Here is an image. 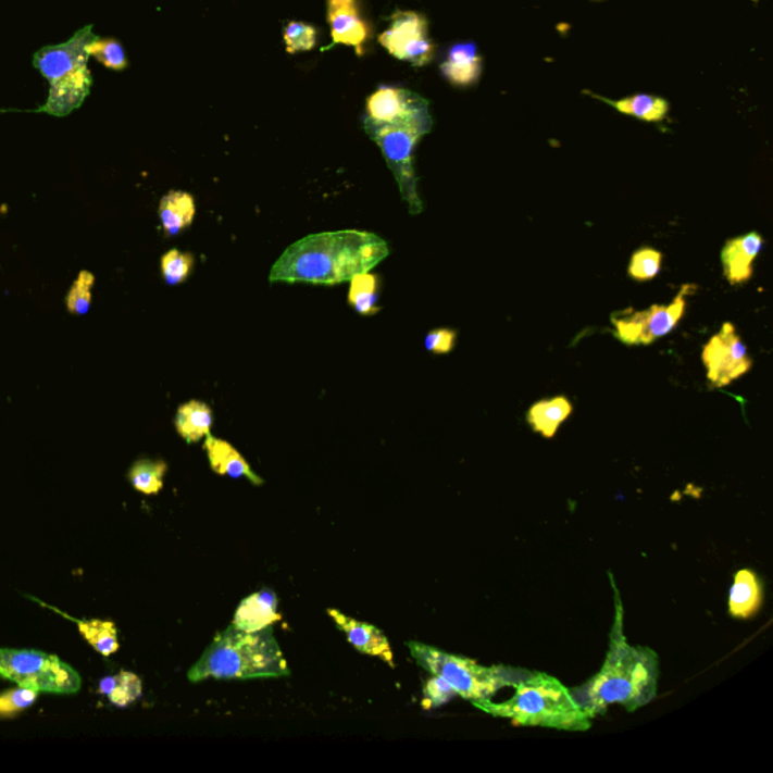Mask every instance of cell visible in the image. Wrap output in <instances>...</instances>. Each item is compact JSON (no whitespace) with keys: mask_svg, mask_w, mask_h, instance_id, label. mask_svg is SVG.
I'll return each instance as SVG.
<instances>
[{"mask_svg":"<svg viewBox=\"0 0 773 773\" xmlns=\"http://www.w3.org/2000/svg\"><path fill=\"white\" fill-rule=\"evenodd\" d=\"M408 650L419 666L449 683L454 694L467 701L491 699L503 687H514L531 671L519 668L484 666L475 660L450 654L421 643H407Z\"/></svg>","mask_w":773,"mask_h":773,"instance_id":"cell-6","label":"cell"},{"mask_svg":"<svg viewBox=\"0 0 773 773\" xmlns=\"http://www.w3.org/2000/svg\"><path fill=\"white\" fill-rule=\"evenodd\" d=\"M454 695L457 694L446 680L433 675V678L427 680L425 687H423V709L429 710L446 705Z\"/></svg>","mask_w":773,"mask_h":773,"instance_id":"cell-34","label":"cell"},{"mask_svg":"<svg viewBox=\"0 0 773 773\" xmlns=\"http://www.w3.org/2000/svg\"><path fill=\"white\" fill-rule=\"evenodd\" d=\"M390 255V247L371 232L316 233L286 248L271 267V283L337 286L353 275L378 266Z\"/></svg>","mask_w":773,"mask_h":773,"instance_id":"cell-1","label":"cell"},{"mask_svg":"<svg viewBox=\"0 0 773 773\" xmlns=\"http://www.w3.org/2000/svg\"><path fill=\"white\" fill-rule=\"evenodd\" d=\"M379 289V275L372 274L371 271L360 272L349 282V304L361 316H374L381 310Z\"/></svg>","mask_w":773,"mask_h":773,"instance_id":"cell-23","label":"cell"},{"mask_svg":"<svg viewBox=\"0 0 773 773\" xmlns=\"http://www.w3.org/2000/svg\"><path fill=\"white\" fill-rule=\"evenodd\" d=\"M204 450L208 453L209 464L216 475L230 476L235 479L245 477L258 487L263 485L262 477L255 475L248 461L239 453V450L233 448L230 442L209 434L204 440Z\"/></svg>","mask_w":773,"mask_h":773,"instance_id":"cell-17","label":"cell"},{"mask_svg":"<svg viewBox=\"0 0 773 773\" xmlns=\"http://www.w3.org/2000/svg\"><path fill=\"white\" fill-rule=\"evenodd\" d=\"M701 361L707 369V379L718 388L730 386L752 367L747 345L732 322H725L721 332L709 340L702 349Z\"/></svg>","mask_w":773,"mask_h":773,"instance_id":"cell-10","label":"cell"},{"mask_svg":"<svg viewBox=\"0 0 773 773\" xmlns=\"http://www.w3.org/2000/svg\"><path fill=\"white\" fill-rule=\"evenodd\" d=\"M278 600L272 590H259L242 600L233 616V627L254 633L265 631L279 621Z\"/></svg>","mask_w":773,"mask_h":773,"instance_id":"cell-16","label":"cell"},{"mask_svg":"<svg viewBox=\"0 0 773 773\" xmlns=\"http://www.w3.org/2000/svg\"><path fill=\"white\" fill-rule=\"evenodd\" d=\"M440 70L441 75L454 87H469L475 84L482 72V58L477 54L476 45L473 42L454 45Z\"/></svg>","mask_w":773,"mask_h":773,"instance_id":"cell-18","label":"cell"},{"mask_svg":"<svg viewBox=\"0 0 773 773\" xmlns=\"http://www.w3.org/2000/svg\"><path fill=\"white\" fill-rule=\"evenodd\" d=\"M693 289V285L683 286L671 304H654L643 312L613 316L612 324L615 326L616 339L623 341L627 347H639V345L648 347L656 340L668 336L682 321L683 314L686 312L687 294Z\"/></svg>","mask_w":773,"mask_h":773,"instance_id":"cell-9","label":"cell"},{"mask_svg":"<svg viewBox=\"0 0 773 773\" xmlns=\"http://www.w3.org/2000/svg\"><path fill=\"white\" fill-rule=\"evenodd\" d=\"M378 41L388 53L417 67L429 64L434 58L435 46L427 35L426 17L414 11L396 13L388 29L379 35Z\"/></svg>","mask_w":773,"mask_h":773,"instance_id":"cell-11","label":"cell"},{"mask_svg":"<svg viewBox=\"0 0 773 773\" xmlns=\"http://www.w3.org/2000/svg\"><path fill=\"white\" fill-rule=\"evenodd\" d=\"M364 129L386 159L388 169L398 182L402 200L408 204L410 212L417 215L423 211V203L419 196L414 153L423 136L433 129V116L419 122L395 124V126L364 123Z\"/></svg>","mask_w":773,"mask_h":773,"instance_id":"cell-7","label":"cell"},{"mask_svg":"<svg viewBox=\"0 0 773 773\" xmlns=\"http://www.w3.org/2000/svg\"><path fill=\"white\" fill-rule=\"evenodd\" d=\"M662 260V252L654 250V248H640L632 255L627 270L628 275L636 282H650V279L658 277Z\"/></svg>","mask_w":773,"mask_h":773,"instance_id":"cell-31","label":"cell"},{"mask_svg":"<svg viewBox=\"0 0 773 773\" xmlns=\"http://www.w3.org/2000/svg\"><path fill=\"white\" fill-rule=\"evenodd\" d=\"M454 344H457V332L449 328L433 329L425 337L426 351L435 353V356H446V353L452 352Z\"/></svg>","mask_w":773,"mask_h":773,"instance_id":"cell-35","label":"cell"},{"mask_svg":"<svg viewBox=\"0 0 773 773\" xmlns=\"http://www.w3.org/2000/svg\"><path fill=\"white\" fill-rule=\"evenodd\" d=\"M597 99L612 104L621 114L635 116V119L644 120V122L648 123L662 122L668 115V112H670V103H668V100L658 96L638 95L618 100V102L604 99V97H597Z\"/></svg>","mask_w":773,"mask_h":773,"instance_id":"cell-24","label":"cell"},{"mask_svg":"<svg viewBox=\"0 0 773 773\" xmlns=\"http://www.w3.org/2000/svg\"><path fill=\"white\" fill-rule=\"evenodd\" d=\"M326 13L334 45L351 46L361 57L371 29L361 17L359 0H326Z\"/></svg>","mask_w":773,"mask_h":773,"instance_id":"cell-13","label":"cell"},{"mask_svg":"<svg viewBox=\"0 0 773 773\" xmlns=\"http://www.w3.org/2000/svg\"><path fill=\"white\" fill-rule=\"evenodd\" d=\"M763 603V586L751 570L737 571L730 590L728 611L737 620L756 615Z\"/></svg>","mask_w":773,"mask_h":773,"instance_id":"cell-20","label":"cell"},{"mask_svg":"<svg viewBox=\"0 0 773 773\" xmlns=\"http://www.w3.org/2000/svg\"><path fill=\"white\" fill-rule=\"evenodd\" d=\"M99 690L111 705L127 707L141 698L142 682L134 672L122 671L120 674L103 678Z\"/></svg>","mask_w":773,"mask_h":773,"instance_id":"cell-25","label":"cell"},{"mask_svg":"<svg viewBox=\"0 0 773 773\" xmlns=\"http://www.w3.org/2000/svg\"><path fill=\"white\" fill-rule=\"evenodd\" d=\"M169 465L165 461L139 460L129 470V481L136 491L146 496L158 495L163 488Z\"/></svg>","mask_w":773,"mask_h":773,"instance_id":"cell-27","label":"cell"},{"mask_svg":"<svg viewBox=\"0 0 773 773\" xmlns=\"http://www.w3.org/2000/svg\"><path fill=\"white\" fill-rule=\"evenodd\" d=\"M326 613L332 616L337 627L348 636L349 644L357 651L361 652V654L374 656V658L384 660L388 666L395 668L394 651H391L386 635L379 628L372 624L352 620V618L336 611V609H328Z\"/></svg>","mask_w":773,"mask_h":773,"instance_id":"cell-15","label":"cell"},{"mask_svg":"<svg viewBox=\"0 0 773 773\" xmlns=\"http://www.w3.org/2000/svg\"><path fill=\"white\" fill-rule=\"evenodd\" d=\"M0 677L38 693L72 695L80 690L75 668L54 654L37 650L0 648Z\"/></svg>","mask_w":773,"mask_h":773,"instance_id":"cell-8","label":"cell"},{"mask_svg":"<svg viewBox=\"0 0 773 773\" xmlns=\"http://www.w3.org/2000/svg\"><path fill=\"white\" fill-rule=\"evenodd\" d=\"M764 239L760 233L737 236L724 245L721 252L722 271L730 285H744L752 278L753 260L763 250Z\"/></svg>","mask_w":773,"mask_h":773,"instance_id":"cell-14","label":"cell"},{"mask_svg":"<svg viewBox=\"0 0 773 773\" xmlns=\"http://www.w3.org/2000/svg\"><path fill=\"white\" fill-rule=\"evenodd\" d=\"M38 690L17 686V689L0 694V718H11L29 709L38 699Z\"/></svg>","mask_w":773,"mask_h":773,"instance_id":"cell-33","label":"cell"},{"mask_svg":"<svg viewBox=\"0 0 773 773\" xmlns=\"http://www.w3.org/2000/svg\"><path fill=\"white\" fill-rule=\"evenodd\" d=\"M615 620L601 670L584 687L571 690L589 716L603 714L612 705L636 712L658 695L659 658L647 647H633L624 636L623 606L615 589Z\"/></svg>","mask_w":773,"mask_h":773,"instance_id":"cell-2","label":"cell"},{"mask_svg":"<svg viewBox=\"0 0 773 773\" xmlns=\"http://www.w3.org/2000/svg\"><path fill=\"white\" fill-rule=\"evenodd\" d=\"M431 119L429 102L406 88L381 85L369 97L364 123L395 126Z\"/></svg>","mask_w":773,"mask_h":773,"instance_id":"cell-12","label":"cell"},{"mask_svg":"<svg viewBox=\"0 0 773 773\" xmlns=\"http://www.w3.org/2000/svg\"><path fill=\"white\" fill-rule=\"evenodd\" d=\"M287 53L309 52L317 40L316 27L304 22L287 23L283 30Z\"/></svg>","mask_w":773,"mask_h":773,"instance_id":"cell-32","label":"cell"},{"mask_svg":"<svg viewBox=\"0 0 773 773\" xmlns=\"http://www.w3.org/2000/svg\"><path fill=\"white\" fill-rule=\"evenodd\" d=\"M88 54L96 58L104 67L115 70V72H123L129 67L123 45L115 38H103V40L97 38L88 46Z\"/></svg>","mask_w":773,"mask_h":773,"instance_id":"cell-29","label":"cell"},{"mask_svg":"<svg viewBox=\"0 0 773 773\" xmlns=\"http://www.w3.org/2000/svg\"><path fill=\"white\" fill-rule=\"evenodd\" d=\"M96 285V277L89 271H80L79 277L73 282L70 287L67 297H65V306L68 313L76 316H84L91 309L92 287Z\"/></svg>","mask_w":773,"mask_h":773,"instance_id":"cell-30","label":"cell"},{"mask_svg":"<svg viewBox=\"0 0 773 773\" xmlns=\"http://www.w3.org/2000/svg\"><path fill=\"white\" fill-rule=\"evenodd\" d=\"M196 213V200L185 190H170L159 203V220H161L163 233L169 238L178 236L189 228Z\"/></svg>","mask_w":773,"mask_h":773,"instance_id":"cell-19","label":"cell"},{"mask_svg":"<svg viewBox=\"0 0 773 773\" xmlns=\"http://www.w3.org/2000/svg\"><path fill=\"white\" fill-rule=\"evenodd\" d=\"M75 621L82 638L87 640L99 654L109 658V656L115 654V652L119 651V632H116V625L112 623V621Z\"/></svg>","mask_w":773,"mask_h":773,"instance_id":"cell-26","label":"cell"},{"mask_svg":"<svg viewBox=\"0 0 773 773\" xmlns=\"http://www.w3.org/2000/svg\"><path fill=\"white\" fill-rule=\"evenodd\" d=\"M92 26L77 30L68 41L46 46L34 54V67L49 80L48 102L35 112L67 116L84 104L91 91L92 77L88 70V46L97 40Z\"/></svg>","mask_w":773,"mask_h":773,"instance_id":"cell-5","label":"cell"},{"mask_svg":"<svg viewBox=\"0 0 773 773\" xmlns=\"http://www.w3.org/2000/svg\"><path fill=\"white\" fill-rule=\"evenodd\" d=\"M514 690V697L508 701L485 699L473 706L515 726H544L561 732H586L593 726V718L557 677L532 671L516 683Z\"/></svg>","mask_w":773,"mask_h":773,"instance_id":"cell-3","label":"cell"},{"mask_svg":"<svg viewBox=\"0 0 773 773\" xmlns=\"http://www.w3.org/2000/svg\"><path fill=\"white\" fill-rule=\"evenodd\" d=\"M289 666L272 627L248 633L230 627L217 633L200 660L190 668L188 680H255L289 675Z\"/></svg>","mask_w":773,"mask_h":773,"instance_id":"cell-4","label":"cell"},{"mask_svg":"<svg viewBox=\"0 0 773 773\" xmlns=\"http://www.w3.org/2000/svg\"><path fill=\"white\" fill-rule=\"evenodd\" d=\"M573 413V403L565 396L543 399L527 411V423L544 438H553L562 423Z\"/></svg>","mask_w":773,"mask_h":773,"instance_id":"cell-22","label":"cell"},{"mask_svg":"<svg viewBox=\"0 0 773 773\" xmlns=\"http://www.w3.org/2000/svg\"><path fill=\"white\" fill-rule=\"evenodd\" d=\"M596 2H600V0H596Z\"/></svg>","mask_w":773,"mask_h":773,"instance_id":"cell-36","label":"cell"},{"mask_svg":"<svg viewBox=\"0 0 773 773\" xmlns=\"http://www.w3.org/2000/svg\"><path fill=\"white\" fill-rule=\"evenodd\" d=\"M194 262H196V259L190 252H184L177 250V248L170 250L161 259L163 282L169 286L184 285L192 274Z\"/></svg>","mask_w":773,"mask_h":773,"instance_id":"cell-28","label":"cell"},{"mask_svg":"<svg viewBox=\"0 0 773 773\" xmlns=\"http://www.w3.org/2000/svg\"><path fill=\"white\" fill-rule=\"evenodd\" d=\"M174 426L177 434L188 445H194L203 440L211 434L213 426V411L203 400H189L178 407L176 417H174Z\"/></svg>","mask_w":773,"mask_h":773,"instance_id":"cell-21","label":"cell"}]
</instances>
